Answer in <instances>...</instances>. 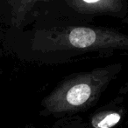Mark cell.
<instances>
[{"instance_id":"6da1fadb","label":"cell","mask_w":128,"mask_h":128,"mask_svg":"<svg viewBox=\"0 0 128 128\" xmlns=\"http://www.w3.org/2000/svg\"><path fill=\"white\" fill-rule=\"evenodd\" d=\"M128 51V36L115 30L87 26L68 27L52 37L34 38L21 53L23 58L55 64L89 52Z\"/></svg>"},{"instance_id":"7a4b0ae2","label":"cell","mask_w":128,"mask_h":128,"mask_svg":"<svg viewBox=\"0 0 128 128\" xmlns=\"http://www.w3.org/2000/svg\"><path fill=\"white\" fill-rule=\"evenodd\" d=\"M121 70V64H112L65 78L42 100L39 113L63 118L91 109Z\"/></svg>"},{"instance_id":"3957f363","label":"cell","mask_w":128,"mask_h":128,"mask_svg":"<svg viewBox=\"0 0 128 128\" xmlns=\"http://www.w3.org/2000/svg\"><path fill=\"white\" fill-rule=\"evenodd\" d=\"M125 112L123 98L117 97L109 104L98 108L88 122L92 128H113L122 121Z\"/></svg>"},{"instance_id":"277c9868","label":"cell","mask_w":128,"mask_h":128,"mask_svg":"<svg viewBox=\"0 0 128 128\" xmlns=\"http://www.w3.org/2000/svg\"><path fill=\"white\" fill-rule=\"evenodd\" d=\"M51 0H6L5 6L8 12L3 18L4 21L13 28L23 27L27 21L29 15L33 12H37L41 4Z\"/></svg>"},{"instance_id":"5b68a950","label":"cell","mask_w":128,"mask_h":128,"mask_svg":"<svg viewBox=\"0 0 128 128\" xmlns=\"http://www.w3.org/2000/svg\"><path fill=\"white\" fill-rule=\"evenodd\" d=\"M64 2L75 12L120 16L125 0H64Z\"/></svg>"},{"instance_id":"8992f818","label":"cell","mask_w":128,"mask_h":128,"mask_svg":"<svg viewBox=\"0 0 128 128\" xmlns=\"http://www.w3.org/2000/svg\"><path fill=\"white\" fill-rule=\"evenodd\" d=\"M51 128H92L89 122L84 121L82 118L77 116H68L61 118L55 122Z\"/></svg>"},{"instance_id":"52a82bcc","label":"cell","mask_w":128,"mask_h":128,"mask_svg":"<svg viewBox=\"0 0 128 128\" xmlns=\"http://www.w3.org/2000/svg\"><path fill=\"white\" fill-rule=\"evenodd\" d=\"M118 93H119V96L124 94H127L128 93V80L122 86V87L118 91Z\"/></svg>"}]
</instances>
